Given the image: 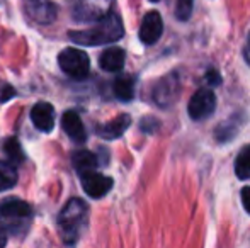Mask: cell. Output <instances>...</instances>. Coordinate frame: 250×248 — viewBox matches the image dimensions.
I'll use <instances>...</instances> for the list:
<instances>
[{
	"label": "cell",
	"instance_id": "1",
	"mask_svg": "<svg viewBox=\"0 0 250 248\" xmlns=\"http://www.w3.org/2000/svg\"><path fill=\"white\" fill-rule=\"evenodd\" d=\"M125 34L121 17L118 14H107L104 19L97 20V24L90 29L72 31L68 38L75 44L83 46H101V44H111L119 41Z\"/></svg>",
	"mask_w": 250,
	"mask_h": 248
},
{
	"label": "cell",
	"instance_id": "2",
	"mask_svg": "<svg viewBox=\"0 0 250 248\" xmlns=\"http://www.w3.org/2000/svg\"><path fill=\"white\" fill-rule=\"evenodd\" d=\"M89 218V206L82 199H70L58 214V231L66 245H73L80 238Z\"/></svg>",
	"mask_w": 250,
	"mask_h": 248
},
{
	"label": "cell",
	"instance_id": "3",
	"mask_svg": "<svg viewBox=\"0 0 250 248\" xmlns=\"http://www.w3.org/2000/svg\"><path fill=\"white\" fill-rule=\"evenodd\" d=\"M0 219L10 233H24L33 219V209L21 199H5L0 202Z\"/></svg>",
	"mask_w": 250,
	"mask_h": 248
},
{
	"label": "cell",
	"instance_id": "4",
	"mask_svg": "<svg viewBox=\"0 0 250 248\" xmlns=\"http://www.w3.org/2000/svg\"><path fill=\"white\" fill-rule=\"evenodd\" d=\"M58 65L66 75L77 80L85 78L90 70L89 57L82 50H79V48H65L58 55Z\"/></svg>",
	"mask_w": 250,
	"mask_h": 248
},
{
	"label": "cell",
	"instance_id": "5",
	"mask_svg": "<svg viewBox=\"0 0 250 248\" xmlns=\"http://www.w3.org/2000/svg\"><path fill=\"white\" fill-rule=\"evenodd\" d=\"M112 0H75L72 16L79 22H94L111 14Z\"/></svg>",
	"mask_w": 250,
	"mask_h": 248
},
{
	"label": "cell",
	"instance_id": "6",
	"mask_svg": "<svg viewBox=\"0 0 250 248\" xmlns=\"http://www.w3.org/2000/svg\"><path fill=\"white\" fill-rule=\"evenodd\" d=\"M214 109H216V97H214L213 90L206 89V87L199 89L198 92L191 97L189 106H188L189 116L196 121L209 117L211 114L214 113Z\"/></svg>",
	"mask_w": 250,
	"mask_h": 248
},
{
	"label": "cell",
	"instance_id": "7",
	"mask_svg": "<svg viewBox=\"0 0 250 248\" xmlns=\"http://www.w3.org/2000/svg\"><path fill=\"white\" fill-rule=\"evenodd\" d=\"M80 180H82V189L85 194L92 199H101L107 194L112 189V179L107 175H102L97 170H90V172L80 173Z\"/></svg>",
	"mask_w": 250,
	"mask_h": 248
},
{
	"label": "cell",
	"instance_id": "8",
	"mask_svg": "<svg viewBox=\"0 0 250 248\" xmlns=\"http://www.w3.org/2000/svg\"><path fill=\"white\" fill-rule=\"evenodd\" d=\"M24 12L38 24H51L56 17V5L51 0H22Z\"/></svg>",
	"mask_w": 250,
	"mask_h": 248
},
{
	"label": "cell",
	"instance_id": "9",
	"mask_svg": "<svg viewBox=\"0 0 250 248\" xmlns=\"http://www.w3.org/2000/svg\"><path fill=\"white\" fill-rule=\"evenodd\" d=\"M179 92H181V87H179V76L175 75V73H172V75L162 78L160 82L155 85L153 99L160 107H168L177 100Z\"/></svg>",
	"mask_w": 250,
	"mask_h": 248
},
{
	"label": "cell",
	"instance_id": "10",
	"mask_svg": "<svg viewBox=\"0 0 250 248\" xmlns=\"http://www.w3.org/2000/svg\"><path fill=\"white\" fill-rule=\"evenodd\" d=\"M162 33H164V22H162V17L157 10H151V12L145 14L142 20V26H140V41L146 46L155 44L160 39Z\"/></svg>",
	"mask_w": 250,
	"mask_h": 248
},
{
	"label": "cell",
	"instance_id": "11",
	"mask_svg": "<svg viewBox=\"0 0 250 248\" xmlns=\"http://www.w3.org/2000/svg\"><path fill=\"white\" fill-rule=\"evenodd\" d=\"M31 121L41 133H51L55 128V109L48 102H38L31 109Z\"/></svg>",
	"mask_w": 250,
	"mask_h": 248
},
{
	"label": "cell",
	"instance_id": "12",
	"mask_svg": "<svg viewBox=\"0 0 250 248\" xmlns=\"http://www.w3.org/2000/svg\"><path fill=\"white\" fill-rule=\"evenodd\" d=\"M131 124V117L128 114H119L118 117L107 121V123L97 126V134L104 139H118L126 133V129Z\"/></svg>",
	"mask_w": 250,
	"mask_h": 248
},
{
	"label": "cell",
	"instance_id": "13",
	"mask_svg": "<svg viewBox=\"0 0 250 248\" xmlns=\"http://www.w3.org/2000/svg\"><path fill=\"white\" fill-rule=\"evenodd\" d=\"M62 126H63V131H65L73 141L83 143L87 139L85 126H83L82 119H80V116L75 113V111H68V113L63 114Z\"/></svg>",
	"mask_w": 250,
	"mask_h": 248
},
{
	"label": "cell",
	"instance_id": "14",
	"mask_svg": "<svg viewBox=\"0 0 250 248\" xmlns=\"http://www.w3.org/2000/svg\"><path fill=\"white\" fill-rule=\"evenodd\" d=\"M126 60V53L123 48L118 46H111L101 55L99 58V65L104 72H121L123 66H125Z\"/></svg>",
	"mask_w": 250,
	"mask_h": 248
},
{
	"label": "cell",
	"instance_id": "15",
	"mask_svg": "<svg viewBox=\"0 0 250 248\" xmlns=\"http://www.w3.org/2000/svg\"><path fill=\"white\" fill-rule=\"evenodd\" d=\"M72 163L75 167V170L80 173L90 172V170H96L97 165H99V160H97L96 153L87 152V150H80V152H75L72 156Z\"/></svg>",
	"mask_w": 250,
	"mask_h": 248
},
{
	"label": "cell",
	"instance_id": "16",
	"mask_svg": "<svg viewBox=\"0 0 250 248\" xmlns=\"http://www.w3.org/2000/svg\"><path fill=\"white\" fill-rule=\"evenodd\" d=\"M112 92H114L116 99L123 100V102H129L135 95V80L128 75L118 76L112 83Z\"/></svg>",
	"mask_w": 250,
	"mask_h": 248
},
{
	"label": "cell",
	"instance_id": "17",
	"mask_svg": "<svg viewBox=\"0 0 250 248\" xmlns=\"http://www.w3.org/2000/svg\"><path fill=\"white\" fill-rule=\"evenodd\" d=\"M17 182V170H16V163L3 162L0 160V192L9 191L16 186Z\"/></svg>",
	"mask_w": 250,
	"mask_h": 248
},
{
	"label": "cell",
	"instance_id": "18",
	"mask_svg": "<svg viewBox=\"0 0 250 248\" xmlns=\"http://www.w3.org/2000/svg\"><path fill=\"white\" fill-rule=\"evenodd\" d=\"M235 172L242 180L250 179V146H245L235 160Z\"/></svg>",
	"mask_w": 250,
	"mask_h": 248
},
{
	"label": "cell",
	"instance_id": "19",
	"mask_svg": "<svg viewBox=\"0 0 250 248\" xmlns=\"http://www.w3.org/2000/svg\"><path fill=\"white\" fill-rule=\"evenodd\" d=\"M3 153H5L7 158L12 163H16V165L24 160L22 150H21V145L16 138H7L5 141H3Z\"/></svg>",
	"mask_w": 250,
	"mask_h": 248
},
{
	"label": "cell",
	"instance_id": "20",
	"mask_svg": "<svg viewBox=\"0 0 250 248\" xmlns=\"http://www.w3.org/2000/svg\"><path fill=\"white\" fill-rule=\"evenodd\" d=\"M192 7H194V0H177L175 17H177L179 20H188L192 14Z\"/></svg>",
	"mask_w": 250,
	"mask_h": 248
},
{
	"label": "cell",
	"instance_id": "21",
	"mask_svg": "<svg viewBox=\"0 0 250 248\" xmlns=\"http://www.w3.org/2000/svg\"><path fill=\"white\" fill-rule=\"evenodd\" d=\"M158 126H160V123H158V119H155V117H145V119H142V129L145 133L157 131Z\"/></svg>",
	"mask_w": 250,
	"mask_h": 248
},
{
	"label": "cell",
	"instance_id": "22",
	"mask_svg": "<svg viewBox=\"0 0 250 248\" xmlns=\"http://www.w3.org/2000/svg\"><path fill=\"white\" fill-rule=\"evenodd\" d=\"M204 78L208 80V85H220L221 83V76L218 75L214 70H209V72L206 73V76Z\"/></svg>",
	"mask_w": 250,
	"mask_h": 248
},
{
	"label": "cell",
	"instance_id": "23",
	"mask_svg": "<svg viewBox=\"0 0 250 248\" xmlns=\"http://www.w3.org/2000/svg\"><path fill=\"white\" fill-rule=\"evenodd\" d=\"M16 95V90L12 89L10 85H5L2 89V94H0V102H7V100L10 99V97Z\"/></svg>",
	"mask_w": 250,
	"mask_h": 248
},
{
	"label": "cell",
	"instance_id": "24",
	"mask_svg": "<svg viewBox=\"0 0 250 248\" xmlns=\"http://www.w3.org/2000/svg\"><path fill=\"white\" fill-rule=\"evenodd\" d=\"M242 202H244L245 211L250 214V187H244L242 189Z\"/></svg>",
	"mask_w": 250,
	"mask_h": 248
},
{
	"label": "cell",
	"instance_id": "25",
	"mask_svg": "<svg viewBox=\"0 0 250 248\" xmlns=\"http://www.w3.org/2000/svg\"><path fill=\"white\" fill-rule=\"evenodd\" d=\"M5 243H7V233H5V229L0 226V248L5 245Z\"/></svg>",
	"mask_w": 250,
	"mask_h": 248
},
{
	"label": "cell",
	"instance_id": "26",
	"mask_svg": "<svg viewBox=\"0 0 250 248\" xmlns=\"http://www.w3.org/2000/svg\"><path fill=\"white\" fill-rule=\"evenodd\" d=\"M245 55H247V61L250 63V46L247 48V51H245Z\"/></svg>",
	"mask_w": 250,
	"mask_h": 248
},
{
	"label": "cell",
	"instance_id": "27",
	"mask_svg": "<svg viewBox=\"0 0 250 248\" xmlns=\"http://www.w3.org/2000/svg\"><path fill=\"white\" fill-rule=\"evenodd\" d=\"M249 46H250V34H249Z\"/></svg>",
	"mask_w": 250,
	"mask_h": 248
},
{
	"label": "cell",
	"instance_id": "28",
	"mask_svg": "<svg viewBox=\"0 0 250 248\" xmlns=\"http://www.w3.org/2000/svg\"><path fill=\"white\" fill-rule=\"evenodd\" d=\"M150 2H158V0H150Z\"/></svg>",
	"mask_w": 250,
	"mask_h": 248
}]
</instances>
